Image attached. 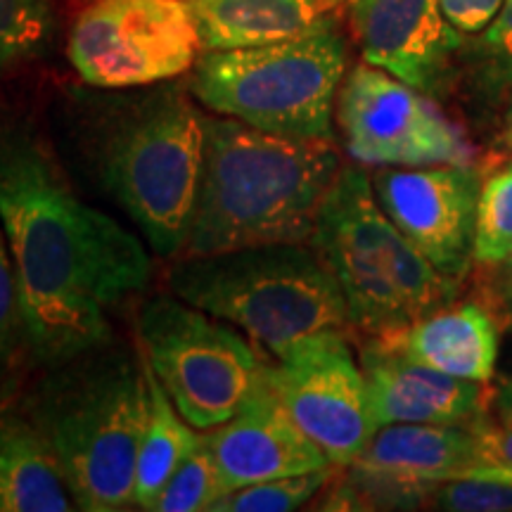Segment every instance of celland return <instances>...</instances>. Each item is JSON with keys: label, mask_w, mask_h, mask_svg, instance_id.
<instances>
[{"label": "cell", "mask_w": 512, "mask_h": 512, "mask_svg": "<svg viewBox=\"0 0 512 512\" xmlns=\"http://www.w3.org/2000/svg\"><path fill=\"white\" fill-rule=\"evenodd\" d=\"M0 223L15 264L24 351L55 366L112 342L110 311L150 283L143 242L76 195L27 126H0Z\"/></svg>", "instance_id": "obj_1"}, {"label": "cell", "mask_w": 512, "mask_h": 512, "mask_svg": "<svg viewBox=\"0 0 512 512\" xmlns=\"http://www.w3.org/2000/svg\"><path fill=\"white\" fill-rule=\"evenodd\" d=\"M181 83L88 98L76 114L83 169L159 256H178L200 192L207 117Z\"/></svg>", "instance_id": "obj_2"}, {"label": "cell", "mask_w": 512, "mask_h": 512, "mask_svg": "<svg viewBox=\"0 0 512 512\" xmlns=\"http://www.w3.org/2000/svg\"><path fill=\"white\" fill-rule=\"evenodd\" d=\"M342 155L332 140L283 138L207 117L200 192L183 256L309 245Z\"/></svg>", "instance_id": "obj_3"}, {"label": "cell", "mask_w": 512, "mask_h": 512, "mask_svg": "<svg viewBox=\"0 0 512 512\" xmlns=\"http://www.w3.org/2000/svg\"><path fill=\"white\" fill-rule=\"evenodd\" d=\"M24 408L53 448L76 510L133 508L150 411L143 354L105 342L48 366Z\"/></svg>", "instance_id": "obj_4"}, {"label": "cell", "mask_w": 512, "mask_h": 512, "mask_svg": "<svg viewBox=\"0 0 512 512\" xmlns=\"http://www.w3.org/2000/svg\"><path fill=\"white\" fill-rule=\"evenodd\" d=\"M309 245L342 287L351 330H399L458 299L460 280L441 273L377 202L361 166H344L318 211Z\"/></svg>", "instance_id": "obj_5"}, {"label": "cell", "mask_w": 512, "mask_h": 512, "mask_svg": "<svg viewBox=\"0 0 512 512\" xmlns=\"http://www.w3.org/2000/svg\"><path fill=\"white\" fill-rule=\"evenodd\" d=\"M178 299L245 330L278 358L306 337L351 330L337 278L311 245L185 254L169 271Z\"/></svg>", "instance_id": "obj_6"}, {"label": "cell", "mask_w": 512, "mask_h": 512, "mask_svg": "<svg viewBox=\"0 0 512 512\" xmlns=\"http://www.w3.org/2000/svg\"><path fill=\"white\" fill-rule=\"evenodd\" d=\"M347 41L335 17L287 41L204 50L190 69L192 98L221 117L283 138L332 140Z\"/></svg>", "instance_id": "obj_7"}, {"label": "cell", "mask_w": 512, "mask_h": 512, "mask_svg": "<svg viewBox=\"0 0 512 512\" xmlns=\"http://www.w3.org/2000/svg\"><path fill=\"white\" fill-rule=\"evenodd\" d=\"M138 337L171 401L200 430L233 418L268 366L238 332L178 297L150 299L138 313Z\"/></svg>", "instance_id": "obj_8"}, {"label": "cell", "mask_w": 512, "mask_h": 512, "mask_svg": "<svg viewBox=\"0 0 512 512\" xmlns=\"http://www.w3.org/2000/svg\"><path fill=\"white\" fill-rule=\"evenodd\" d=\"M67 53L83 83L128 91L188 74L204 48L188 0H88Z\"/></svg>", "instance_id": "obj_9"}, {"label": "cell", "mask_w": 512, "mask_h": 512, "mask_svg": "<svg viewBox=\"0 0 512 512\" xmlns=\"http://www.w3.org/2000/svg\"><path fill=\"white\" fill-rule=\"evenodd\" d=\"M335 117L344 147L358 164H475V145L430 95L368 62L344 76Z\"/></svg>", "instance_id": "obj_10"}, {"label": "cell", "mask_w": 512, "mask_h": 512, "mask_svg": "<svg viewBox=\"0 0 512 512\" xmlns=\"http://www.w3.org/2000/svg\"><path fill=\"white\" fill-rule=\"evenodd\" d=\"M271 382L294 422L330 465L349 467L377 432L363 368L344 332L306 337L271 363Z\"/></svg>", "instance_id": "obj_11"}, {"label": "cell", "mask_w": 512, "mask_h": 512, "mask_svg": "<svg viewBox=\"0 0 512 512\" xmlns=\"http://www.w3.org/2000/svg\"><path fill=\"white\" fill-rule=\"evenodd\" d=\"M482 171L456 166H380L370 181L396 228L441 273L463 280L475 261Z\"/></svg>", "instance_id": "obj_12"}, {"label": "cell", "mask_w": 512, "mask_h": 512, "mask_svg": "<svg viewBox=\"0 0 512 512\" xmlns=\"http://www.w3.org/2000/svg\"><path fill=\"white\" fill-rule=\"evenodd\" d=\"M349 17L363 62L427 95L444 91L463 34L439 0H351Z\"/></svg>", "instance_id": "obj_13"}, {"label": "cell", "mask_w": 512, "mask_h": 512, "mask_svg": "<svg viewBox=\"0 0 512 512\" xmlns=\"http://www.w3.org/2000/svg\"><path fill=\"white\" fill-rule=\"evenodd\" d=\"M271 363L264 380L233 418L214 427L207 441L221 467L228 491L266 479L304 475L330 467L323 451L299 430L271 382Z\"/></svg>", "instance_id": "obj_14"}, {"label": "cell", "mask_w": 512, "mask_h": 512, "mask_svg": "<svg viewBox=\"0 0 512 512\" xmlns=\"http://www.w3.org/2000/svg\"><path fill=\"white\" fill-rule=\"evenodd\" d=\"M361 368L377 427L394 422L475 427L491 399V382L446 375L373 339L361 347Z\"/></svg>", "instance_id": "obj_15"}, {"label": "cell", "mask_w": 512, "mask_h": 512, "mask_svg": "<svg viewBox=\"0 0 512 512\" xmlns=\"http://www.w3.org/2000/svg\"><path fill=\"white\" fill-rule=\"evenodd\" d=\"M366 339L427 368L477 382L494 380L501 354L496 313L477 299H453L399 330Z\"/></svg>", "instance_id": "obj_16"}, {"label": "cell", "mask_w": 512, "mask_h": 512, "mask_svg": "<svg viewBox=\"0 0 512 512\" xmlns=\"http://www.w3.org/2000/svg\"><path fill=\"white\" fill-rule=\"evenodd\" d=\"M356 467L382 472L406 482L434 484L465 477L496 465L484 437L470 425L394 422L377 427Z\"/></svg>", "instance_id": "obj_17"}, {"label": "cell", "mask_w": 512, "mask_h": 512, "mask_svg": "<svg viewBox=\"0 0 512 512\" xmlns=\"http://www.w3.org/2000/svg\"><path fill=\"white\" fill-rule=\"evenodd\" d=\"M76 503L27 408L0 401V512H67Z\"/></svg>", "instance_id": "obj_18"}, {"label": "cell", "mask_w": 512, "mask_h": 512, "mask_svg": "<svg viewBox=\"0 0 512 512\" xmlns=\"http://www.w3.org/2000/svg\"><path fill=\"white\" fill-rule=\"evenodd\" d=\"M204 50L254 48L287 41L332 15L328 0H192Z\"/></svg>", "instance_id": "obj_19"}, {"label": "cell", "mask_w": 512, "mask_h": 512, "mask_svg": "<svg viewBox=\"0 0 512 512\" xmlns=\"http://www.w3.org/2000/svg\"><path fill=\"white\" fill-rule=\"evenodd\" d=\"M143 363L147 389H150V411H147V425L138 448L133 508L155 510L166 482L204 437L192 430L190 422L183 418L145 356Z\"/></svg>", "instance_id": "obj_20"}, {"label": "cell", "mask_w": 512, "mask_h": 512, "mask_svg": "<svg viewBox=\"0 0 512 512\" xmlns=\"http://www.w3.org/2000/svg\"><path fill=\"white\" fill-rule=\"evenodd\" d=\"M55 34V0H0V81L43 60Z\"/></svg>", "instance_id": "obj_21"}, {"label": "cell", "mask_w": 512, "mask_h": 512, "mask_svg": "<svg viewBox=\"0 0 512 512\" xmlns=\"http://www.w3.org/2000/svg\"><path fill=\"white\" fill-rule=\"evenodd\" d=\"M512 252V155L482 176L475 228V261L501 266Z\"/></svg>", "instance_id": "obj_22"}, {"label": "cell", "mask_w": 512, "mask_h": 512, "mask_svg": "<svg viewBox=\"0 0 512 512\" xmlns=\"http://www.w3.org/2000/svg\"><path fill=\"white\" fill-rule=\"evenodd\" d=\"M226 494L221 467L204 437L166 482L155 512H211Z\"/></svg>", "instance_id": "obj_23"}, {"label": "cell", "mask_w": 512, "mask_h": 512, "mask_svg": "<svg viewBox=\"0 0 512 512\" xmlns=\"http://www.w3.org/2000/svg\"><path fill=\"white\" fill-rule=\"evenodd\" d=\"M425 508L444 512H512V470L486 467L465 477L434 482Z\"/></svg>", "instance_id": "obj_24"}, {"label": "cell", "mask_w": 512, "mask_h": 512, "mask_svg": "<svg viewBox=\"0 0 512 512\" xmlns=\"http://www.w3.org/2000/svg\"><path fill=\"white\" fill-rule=\"evenodd\" d=\"M332 479V465L304 475L266 479L230 489L211 512H290L302 508Z\"/></svg>", "instance_id": "obj_25"}, {"label": "cell", "mask_w": 512, "mask_h": 512, "mask_svg": "<svg viewBox=\"0 0 512 512\" xmlns=\"http://www.w3.org/2000/svg\"><path fill=\"white\" fill-rule=\"evenodd\" d=\"M19 349H24L22 306H19L15 264L0 223V375L12 366Z\"/></svg>", "instance_id": "obj_26"}, {"label": "cell", "mask_w": 512, "mask_h": 512, "mask_svg": "<svg viewBox=\"0 0 512 512\" xmlns=\"http://www.w3.org/2000/svg\"><path fill=\"white\" fill-rule=\"evenodd\" d=\"M477 60L486 88L503 91L512 86V0H505L498 15L482 31Z\"/></svg>", "instance_id": "obj_27"}, {"label": "cell", "mask_w": 512, "mask_h": 512, "mask_svg": "<svg viewBox=\"0 0 512 512\" xmlns=\"http://www.w3.org/2000/svg\"><path fill=\"white\" fill-rule=\"evenodd\" d=\"M475 430L484 437L496 465L512 470V377L491 384V399Z\"/></svg>", "instance_id": "obj_28"}, {"label": "cell", "mask_w": 512, "mask_h": 512, "mask_svg": "<svg viewBox=\"0 0 512 512\" xmlns=\"http://www.w3.org/2000/svg\"><path fill=\"white\" fill-rule=\"evenodd\" d=\"M505 0H439V8L460 34H482Z\"/></svg>", "instance_id": "obj_29"}, {"label": "cell", "mask_w": 512, "mask_h": 512, "mask_svg": "<svg viewBox=\"0 0 512 512\" xmlns=\"http://www.w3.org/2000/svg\"><path fill=\"white\" fill-rule=\"evenodd\" d=\"M496 145L501 147L505 155H512V98H510L508 107H505V112H503L501 126H498Z\"/></svg>", "instance_id": "obj_30"}, {"label": "cell", "mask_w": 512, "mask_h": 512, "mask_svg": "<svg viewBox=\"0 0 512 512\" xmlns=\"http://www.w3.org/2000/svg\"><path fill=\"white\" fill-rule=\"evenodd\" d=\"M501 266H503V292H505V297L512 302V252L505 256V261Z\"/></svg>", "instance_id": "obj_31"}, {"label": "cell", "mask_w": 512, "mask_h": 512, "mask_svg": "<svg viewBox=\"0 0 512 512\" xmlns=\"http://www.w3.org/2000/svg\"><path fill=\"white\" fill-rule=\"evenodd\" d=\"M328 3L332 5V8H337V5H339V3H344V0H328Z\"/></svg>", "instance_id": "obj_32"}, {"label": "cell", "mask_w": 512, "mask_h": 512, "mask_svg": "<svg viewBox=\"0 0 512 512\" xmlns=\"http://www.w3.org/2000/svg\"><path fill=\"white\" fill-rule=\"evenodd\" d=\"M188 3H192V0H188Z\"/></svg>", "instance_id": "obj_33"}]
</instances>
